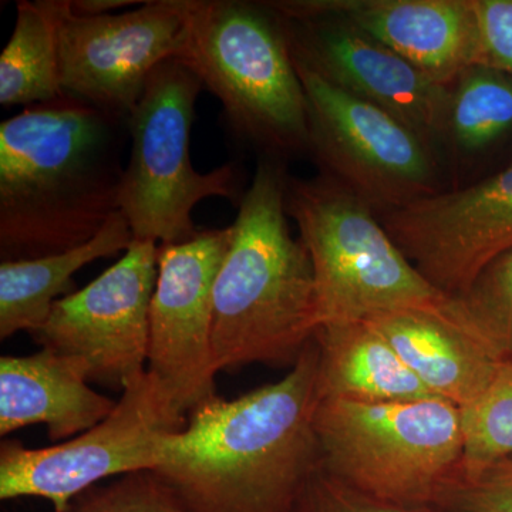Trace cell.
Wrapping results in <instances>:
<instances>
[{"instance_id":"obj_4","label":"cell","mask_w":512,"mask_h":512,"mask_svg":"<svg viewBox=\"0 0 512 512\" xmlns=\"http://www.w3.org/2000/svg\"><path fill=\"white\" fill-rule=\"evenodd\" d=\"M177 57L261 157L308 154V106L284 20L271 2L181 0Z\"/></svg>"},{"instance_id":"obj_18","label":"cell","mask_w":512,"mask_h":512,"mask_svg":"<svg viewBox=\"0 0 512 512\" xmlns=\"http://www.w3.org/2000/svg\"><path fill=\"white\" fill-rule=\"evenodd\" d=\"M315 342L320 399L383 403L433 397L367 320L319 326Z\"/></svg>"},{"instance_id":"obj_28","label":"cell","mask_w":512,"mask_h":512,"mask_svg":"<svg viewBox=\"0 0 512 512\" xmlns=\"http://www.w3.org/2000/svg\"><path fill=\"white\" fill-rule=\"evenodd\" d=\"M141 3L140 0H72V10L79 16H106L128 6L138 8Z\"/></svg>"},{"instance_id":"obj_15","label":"cell","mask_w":512,"mask_h":512,"mask_svg":"<svg viewBox=\"0 0 512 512\" xmlns=\"http://www.w3.org/2000/svg\"><path fill=\"white\" fill-rule=\"evenodd\" d=\"M293 8L335 16L362 30L437 83L481 64L473 0H289Z\"/></svg>"},{"instance_id":"obj_5","label":"cell","mask_w":512,"mask_h":512,"mask_svg":"<svg viewBox=\"0 0 512 512\" xmlns=\"http://www.w3.org/2000/svg\"><path fill=\"white\" fill-rule=\"evenodd\" d=\"M285 207L311 258L319 326L394 311L453 312V299L420 274L376 211L345 185L322 173L289 175Z\"/></svg>"},{"instance_id":"obj_16","label":"cell","mask_w":512,"mask_h":512,"mask_svg":"<svg viewBox=\"0 0 512 512\" xmlns=\"http://www.w3.org/2000/svg\"><path fill=\"white\" fill-rule=\"evenodd\" d=\"M454 305V303H453ZM433 397L461 410L476 404L503 356L458 322L456 311H394L365 319Z\"/></svg>"},{"instance_id":"obj_7","label":"cell","mask_w":512,"mask_h":512,"mask_svg":"<svg viewBox=\"0 0 512 512\" xmlns=\"http://www.w3.org/2000/svg\"><path fill=\"white\" fill-rule=\"evenodd\" d=\"M200 80L177 57L158 64L128 119L130 157L124 167L120 212L136 241L178 245L200 234L192 220L198 202L221 197L239 205L244 178L237 164L198 173L191 130Z\"/></svg>"},{"instance_id":"obj_25","label":"cell","mask_w":512,"mask_h":512,"mask_svg":"<svg viewBox=\"0 0 512 512\" xmlns=\"http://www.w3.org/2000/svg\"><path fill=\"white\" fill-rule=\"evenodd\" d=\"M439 507L447 512H512V458L464 467Z\"/></svg>"},{"instance_id":"obj_3","label":"cell","mask_w":512,"mask_h":512,"mask_svg":"<svg viewBox=\"0 0 512 512\" xmlns=\"http://www.w3.org/2000/svg\"><path fill=\"white\" fill-rule=\"evenodd\" d=\"M286 161L259 158L212 292L218 372L296 365L319 326L311 258L285 207Z\"/></svg>"},{"instance_id":"obj_1","label":"cell","mask_w":512,"mask_h":512,"mask_svg":"<svg viewBox=\"0 0 512 512\" xmlns=\"http://www.w3.org/2000/svg\"><path fill=\"white\" fill-rule=\"evenodd\" d=\"M315 339L281 380L214 396L158 446L156 471L190 512H295L320 467Z\"/></svg>"},{"instance_id":"obj_23","label":"cell","mask_w":512,"mask_h":512,"mask_svg":"<svg viewBox=\"0 0 512 512\" xmlns=\"http://www.w3.org/2000/svg\"><path fill=\"white\" fill-rule=\"evenodd\" d=\"M466 464L484 466L512 458V355L504 356L484 396L463 410Z\"/></svg>"},{"instance_id":"obj_11","label":"cell","mask_w":512,"mask_h":512,"mask_svg":"<svg viewBox=\"0 0 512 512\" xmlns=\"http://www.w3.org/2000/svg\"><path fill=\"white\" fill-rule=\"evenodd\" d=\"M157 276L158 245L134 239L92 284L56 301L30 336L42 349L82 360L90 382L123 390L146 370Z\"/></svg>"},{"instance_id":"obj_8","label":"cell","mask_w":512,"mask_h":512,"mask_svg":"<svg viewBox=\"0 0 512 512\" xmlns=\"http://www.w3.org/2000/svg\"><path fill=\"white\" fill-rule=\"evenodd\" d=\"M295 63L308 106V154L376 214L447 190L440 154L412 128Z\"/></svg>"},{"instance_id":"obj_17","label":"cell","mask_w":512,"mask_h":512,"mask_svg":"<svg viewBox=\"0 0 512 512\" xmlns=\"http://www.w3.org/2000/svg\"><path fill=\"white\" fill-rule=\"evenodd\" d=\"M89 382L82 360L52 350L0 357V436L43 423L59 444L93 429L117 402Z\"/></svg>"},{"instance_id":"obj_14","label":"cell","mask_w":512,"mask_h":512,"mask_svg":"<svg viewBox=\"0 0 512 512\" xmlns=\"http://www.w3.org/2000/svg\"><path fill=\"white\" fill-rule=\"evenodd\" d=\"M231 238V227L208 229L184 244L158 247L147 370L187 416L217 396L212 292Z\"/></svg>"},{"instance_id":"obj_24","label":"cell","mask_w":512,"mask_h":512,"mask_svg":"<svg viewBox=\"0 0 512 512\" xmlns=\"http://www.w3.org/2000/svg\"><path fill=\"white\" fill-rule=\"evenodd\" d=\"M67 512H190L156 471L143 470L94 485Z\"/></svg>"},{"instance_id":"obj_10","label":"cell","mask_w":512,"mask_h":512,"mask_svg":"<svg viewBox=\"0 0 512 512\" xmlns=\"http://www.w3.org/2000/svg\"><path fill=\"white\" fill-rule=\"evenodd\" d=\"M64 94L128 121L158 64L177 55L181 0H150L120 15L79 16L55 0Z\"/></svg>"},{"instance_id":"obj_26","label":"cell","mask_w":512,"mask_h":512,"mask_svg":"<svg viewBox=\"0 0 512 512\" xmlns=\"http://www.w3.org/2000/svg\"><path fill=\"white\" fill-rule=\"evenodd\" d=\"M295 512H447L436 505H404L349 487L322 467L313 473Z\"/></svg>"},{"instance_id":"obj_12","label":"cell","mask_w":512,"mask_h":512,"mask_svg":"<svg viewBox=\"0 0 512 512\" xmlns=\"http://www.w3.org/2000/svg\"><path fill=\"white\" fill-rule=\"evenodd\" d=\"M377 217L420 274L456 299L512 249V163Z\"/></svg>"},{"instance_id":"obj_2","label":"cell","mask_w":512,"mask_h":512,"mask_svg":"<svg viewBox=\"0 0 512 512\" xmlns=\"http://www.w3.org/2000/svg\"><path fill=\"white\" fill-rule=\"evenodd\" d=\"M127 123L62 94L0 124V261L82 247L120 212Z\"/></svg>"},{"instance_id":"obj_20","label":"cell","mask_w":512,"mask_h":512,"mask_svg":"<svg viewBox=\"0 0 512 512\" xmlns=\"http://www.w3.org/2000/svg\"><path fill=\"white\" fill-rule=\"evenodd\" d=\"M511 137L512 76L484 64H474L458 74L448 84L441 140V158L450 173L453 168L463 174Z\"/></svg>"},{"instance_id":"obj_22","label":"cell","mask_w":512,"mask_h":512,"mask_svg":"<svg viewBox=\"0 0 512 512\" xmlns=\"http://www.w3.org/2000/svg\"><path fill=\"white\" fill-rule=\"evenodd\" d=\"M453 303L461 325L498 355H512V249L485 266Z\"/></svg>"},{"instance_id":"obj_19","label":"cell","mask_w":512,"mask_h":512,"mask_svg":"<svg viewBox=\"0 0 512 512\" xmlns=\"http://www.w3.org/2000/svg\"><path fill=\"white\" fill-rule=\"evenodd\" d=\"M133 241L126 217L117 212L82 247L29 261L0 262V339L35 332L59 296L72 293L74 274L94 261L126 252Z\"/></svg>"},{"instance_id":"obj_9","label":"cell","mask_w":512,"mask_h":512,"mask_svg":"<svg viewBox=\"0 0 512 512\" xmlns=\"http://www.w3.org/2000/svg\"><path fill=\"white\" fill-rule=\"evenodd\" d=\"M188 416L148 370L128 380L113 412L73 439L45 448L18 440L0 443V500L45 498L67 512L77 495L100 481L154 470L167 434L185 429Z\"/></svg>"},{"instance_id":"obj_13","label":"cell","mask_w":512,"mask_h":512,"mask_svg":"<svg viewBox=\"0 0 512 512\" xmlns=\"http://www.w3.org/2000/svg\"><path fill=\"white\" fill-rule=\"evenodd\" d=\"M284 20L293 62L379 107L419 134L441 157L448 86L335 16L271 2ZM443 160V158H441Z\"/></svg>"},{"instance_id":"obj_21","label":"cell","mask_w":512,"mask_h":512,"mask_svg":"<svg viewBox=\"0 0 512 512\" xmlns=\"http://www.w3.org/2000/svg\"><path fill=\"white\" fill-rule=\"evenodd\" d=\"M55 0H19L0 56V104L33 106L62 96Z\"/></svg>"},{"instance_id":"obj_27","label":"cell","mask_w":512,"mask_h":512,"mask_svg":"<svg viewBox=\"0 0 512 512\" xmlns=\"http://www.w3.org/2000/svg\"><path fill=\"white\" fill-rule=\"evenodd\" d=\"M481 36V64L512 76V0H473Z\"/></svg>"},{"instance_id":"obj_6","label":"cell","mask_w":512,"mask_h":512,"mask_svg":"<svg viewBox=\"0 0 512 512\" xmlns=\"http://www.w3.org/2000/svg\"><path fill=\"white\" fill-rule=\"evenodd\" d=\"M315 430L326 473L392 503L439 507L466 464L463 410L439 397L320 399Z\"/></svg>"}]
</instances>
